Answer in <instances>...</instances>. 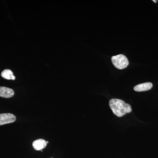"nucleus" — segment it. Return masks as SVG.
Segmentation results:
<instances>
[{
    "label": "nucleus",
    "instance_id": "nucleus-8",
    "mask_svg": "<svg viewBox=\"0 0 158 158\" xmlns=\"http://www.w3.org/2000/svg\"><path fill=\"white\" fill-rule=\"evenodd\" d=\"M153 2H154L155 3H156L157 1H153Z\"/></svg>",
    "mask_w": 158,
    "mask_h": 158
},
{
    "label": "nucleus",
    "instance_id": "nucleus-7",
    "mask_svg": "<svg viewBox=\"0 0 158 158\" xmlns=\"http://www.w3.org/2000/svg\"><path fill=\"white\" fill-rule=\"evenodd\" d=\"M1 76L3 78L6 80H15V77L13 74L12 71L9 69H5L3 70L1 73Z\"/></svg>",
    "mask_w": 158,
    "mask_h": 158
},
{
    "label": "nucleus",
    "instance_id": "nucleus-5",
    "mask_svg": "<svg viewBox=\"0 0 158 158\" xmlns=\"http://www.w3.org/2000/svg\"><path fill=\"white\" fill-rule=\"evenodd\" d=\"M152 83L150 82H146L136 85L134 87V89L135 91L137 92L147 91L151 89L152 88Z\"/></svg>",
    "mask_w": 158,
    "mask_h": 158
},
{
    "label": "nucleus",
    "instance_id": "nucleus-4",
    "mask_svg": "<svg viewBox=\"0 0 158 158\" xmlns=\"http://www.w3.org/2000/svg\"><path fill=\"white\" fill-rule=\"evenodd\" d=\"M14 90L10 88L0 87V97L5 98H10L14 96Z\"/></svg>",
    "mask_w": 158,
    "mask_h": 158
},
{
    "label": "nucleus",
    "instance_id": "nucleus-9",
    "mask_svg": "<svg viewBox=\"0 0 158 158\" xmlns=\"http://www.w3.org/2000/svg\"><path fill=\"white\" fill-rule=\"evenodd\" d=\"M46 143H47V144H48V141H46Z\"/></svg>",
    "mask_w": 158,
    "mask_h": 158
},
{
    "label": "nucleus",
    "instance_id": "nucleus-2",
    "mask_svg": "<svg viewBox=\"0 0 158 158\" xmlns=\"http://www.w3.org/2000/svg\"><path fill=\"white\" fill-rule=\"evenodd\" d=\"M112 62L115 67L119 69L126 68L129 65L127 58L122 54L112 57Z\"/></svg>",
    "mask_w": 158,
    "mask_h": 158
},
{
    "label": "nucleus",
    "instance_id": "nucleus-3",
    "mask_svg": "<svg viewBox=\"0 0 158 158\" xmlns=\"http://www.w3.org/2000/svg\"><path fill=\"white\" fill-rule=\"evenodd\" d=\"M16 120V117L11 113L0 114V125L12 123Z\"/></svg>",
    "mask_w": 158,
    "mask_h": 158
},
{
    "label": "nucleus",
    "instance_id": "nucleus-1",
    "mask_svg": "<svg viewBox=\"0 0 158 158\" xmlns=\"http://www.w3.org/2000/svg\"><path fill=\"white\" fill-rule=\"evenodd\" d=\"M109 105L113 113L118 117H122L132 111L131 107L129 104L118 99H111Z\"/></svg>",
    "mask_w": 158,
    "mask_h": 158
},
{
    "label": "nucleus",
    "instance_id": "nucleus-6",
    "mask_svg": "<svg viewBox=\"0 0 158 158\" xmlns=\"http://www.w3.org/2000/svg\"><path fill=\"white\" fill-rule=\"evenodd\" d=\"M46 141L43 139H37L33 143V146L36 150L41 151L45 148L47 145Z\"/></svg>",
    "mask_w": 158,
    "mask_h": 158
}]
</instances>
